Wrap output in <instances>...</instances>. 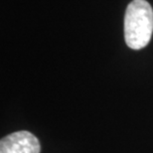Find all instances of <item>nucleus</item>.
<instances>
[{
    "instance_id": "nucleus-1",
    "label": "nucleus",
    "mask_w": 153,
    "mask_h": 153,
    "mask_svg": "<svg viewBox=\"0 0 153 153\" xmlns=\"http://www.w3.org/2000/svg\"><path fill=\"white\" fill-rule=\"evenodd\" d=\"M153 33V9L146 0H133L128 4L124 16L126 45L140 50L148 45Z\"/></svg>"
},
{
    "instance_id": "nucleus-2",
    "label": "nucleus",
    "mask_w": 153,
    "mask_h": 153,
    "mask_svg": "<svg viewBox=\"0 0 153 153\" xmlns=\"http://www.w3.org/2000/svg\"><path fill=\"white\" fill-rule=\"evenodd\" d=\"M38 138L27 130H21L3 137L0 141V153H40Z\"/></svg>"
}]
</instances>
